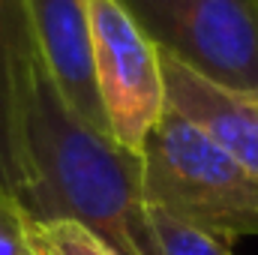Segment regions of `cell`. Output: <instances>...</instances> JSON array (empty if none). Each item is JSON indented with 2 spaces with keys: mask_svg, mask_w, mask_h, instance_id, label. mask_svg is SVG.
<instances>
[{
  "mask_svg": "<svg viewBox=\"0 0 258 255\" xmlns=\"http://www.w3.org/2000/svg\"><path fill=\"white\" fill-rule=\"evenodd\" d=\"M15 201L33 219H72L117 255H162L141 195V159L90 129L57 93L33 39L18 72Z\"/></svg>",
  "mask_w": 258,
  "mask_h": 255,
  "instance_id": "obj_1",
  "label": "cell"
},
{
  "mask_svg": "<svg viewBox=\"0 0 258 255\" xmlns=\"http://www.w3.org/2000/svg\"><path fill=\"white\" fill-rule=\"evenodd\" d=\"M138 159L147 207L225 246L258 237V174L171 108L150 129Z\"/></svg>",
  "mask_w": 258,
  "mask_h": 255,
  "instance_id": "obj_2",
  "label": "cell"
},
{
  "mask_svg": "<svg viewBox=\"0 0 258 255\" xmlns=\"http://www.w3.org/2000/svg\"><path fill=\"white\" fill-rule=\"evenodd\" d=\"M159 54L258 96V0H117Z\"/></svg>",
  "mask_w": 258,
  "mask_h": 255,
  "instance_id": "obj_3",
  "label": "cell"
},
{
  "mask_svg": "<svg viewBox=\"0 0 258 255\" xmlns=\"http://www.w3.org/2000/svg\"><path fill=\"white\" fill-rule=\"evenodd\" d=\"M93 33V72L111 138L141 153L165 111L159 48L141 33L117 0H87Z\"/></svg>",
  "mask_w": 258,
  "mask_h": 255,
  "instance_id": "obj_4",
  "label": "cell"
},
{
  "mask_svg": "<svg viewBox=\"0 0 258 255\" xmlns=\"http://www.w3.org/2000/svg\"><path fill=\"white\" fill-rule=\"evenodd\" d=\"M21 3L33 48L63 102L90 129L111 138L96 90L87 0H21Z\"/></svg>",
  "mask_w": 258,
  "mask_h": 255,
  "instance_id": "obj_5",
  "label": "cell"
},
{
  "mask_svg": "<svg viewBox=\"0 0 258 255\" xmlns=\"http://www.w3.org/2000/svg\"><path fill=\"white\" fill-rule=\"evenodd\" d=\"M159 60L165 108L258 174V96L222 87L165 54H159Z\"/></svg>",
  "mask_w": 258,
  "mask_h": 255,
  "instance_id": "obj_6",
  "label": "cell"
},
{
  "mask_svg": "<svg viewBox=\"0 0 258 255\" xmlns=\"http://www.w3.org/2000/svg\"><path fill=\"white\" fill-rule=\"evenodd\" d=\"M30 42L21 0H0V189L18 192V72Z\"/></svg>",
  "mask_w": 258,
  "mask_h": 255,
  "instance_id": "obj_7",
  "label": "cell"
},
{
  "mask_svg": "<svg viewBox=\"0 0 258 255\" xmlns=\"http://www.w3.org/2000/svg\"><path fill=\"white\" fill-rule=\"evenodd\" d=\"M27 246L33 255H117L99 234L72 219L27 216Z\"/></svg>",
  "mask_w": 258,
  "mask_h": 255,
  "instance_id": "obj_8",
  "label": "cell"
},
{
  "mask_svg": "<svg viewBox=\"0 0 258 255\" xmlns=\"http://www.w3.org/2000/svg\"><path fill=\"white\" fill-rule=\"evenodd\" d=\"M150 222H153L162 255H234L231 246H225L207 234H198V231L174 222L171 216H165L153 207H150Z\"/></svg>",
  "mask_w": 258,
  "mask_h": 255,
  "instance_id": "obj_9",
  "label": "cell"
},
{
  "mask_svg": "<svg viewBox=\"0 0 258 255\" xmlns=\"http://www.w3.org/2000/svg\"><path fill=\"white\" fill-rule=\"evenodd\" d=\"M0 255H33L27 246V213L6 189H0Z\"/></svg>",
  "mask_w": 258,
  "mask_h": 255,
  "instance_id": "obj_10",
  "label": "cell"
}]
</instances>
